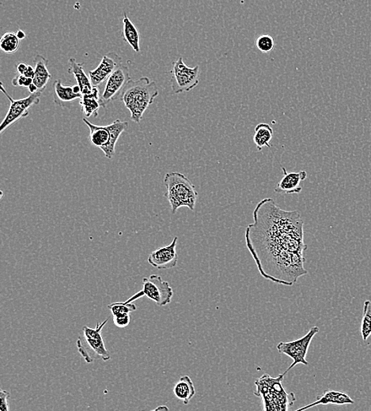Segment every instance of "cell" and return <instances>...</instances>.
Returning <instances> with one entry per match:
<instances>
[{"mask_svg":"<svg viewBox=\"0 0 371 411\" xmlns=\"http://www.w3.org/2000/svg\"><path fill=\"white\" fill-rule=\"evenodd\" d=\"M354 400L348 396V394L344 393L343 392L334 391L331 390V389H328L325 390L323 394H321V396L317 397V400L315 402L312 403L309 405H305L303 408H301L294 411H305L310 408L316 407V405H327V404H332V405H347V404H353Z\"/></svg>","mask_w":371,"mask_h":411,"instance_id":"4fadbf2b","label":"cell"},{"mask_svg":"<svg viewBox=\"0 0 371 411\" xmlns=\"http://www.w3.org/2000/svg\"><path fill=\"white\" fill-rule=\"evenodd\" d=\"M123 39L134 51L141 52V34L126 13L123 17Z\"/></svg>","mask_w":371,"mask_h":411,"instance_id":"ac0fdd59","label":"cell"},{"mask_svg":"<svg viewBox=\"0 0 371 411\" xmlns=\"http://www.w3.org/2000/svg\"><path fill=\"white\" fill-rule=\"evenodd\" d=\"M150 411H170V409L168 407V405H159V407H158L157 408H155L154 410Z\"/></svg>","mask_w":371,"mask_h":411,"instance_id":"d6a6232c","label":"cell"},{"mask_svg":"<svg viewBox=\"0 0 371 411\" xmlns=\"http://www.w3.org/2000/svg\"><path fill=\"white\" fill-rule=\"evenodd\" d=\"M16 34H17L19 40H23L26 39V34L25 32H23V30H18L17 32H16Z\"/></svg>","mask_w":371,"mask_h":411,"instance_id":"836d02e7","label":"cell"},{"mask_svg":"<svg viewBox=\"0 0 371 411\" xmlns=\"http://www.w3.org/2000/svg\"><path fill=\"white\" fill-rule=\"evenodd\" d=\"M108 321L106 319L105 321L97 323L95 328L83 327V337L79 338L77 345L79 353L87 363H93L97 359L104 361L110 360V354L106 348L101 334L102 330Z\"/></svg>","mask_w":371,"mask_h":411,"instance_id":"277c9868","label":"cell"},{"mask_svg":"<svg viewBox=\"0 0 371 411\" xmlns=\"http://www.w3.org/2000/svg\"><path fill=\"white\" fill-rule=\"evenodd\" d=\"M1 91L10 101V105L6 117L0 126V133L3 134L12 124L18 122L21 119L28 117L30 114V108L33 106L39 105L43 92L34 94H30L25 99H14L9 94L8 90L5 89L3 83H1Z\"/></svg>","mask_w":371,"mask_h":411,"instance_id":"52a82bcc","label":"cell"},{"mask_svg":"<svg viewBox=\"0 0 371 411\" xmlns=\"http://www.w3.org/2000/svg\"><path fill=\"white\" fill-rule=\"evenodd\" d=\"M256 46L262 53H270L275 48V40L270 34H262L257 37Z\"/></svg>","mask_w":371,"mask_h":411,"instance_id":"484cf974","label":"cell"},{"mask_svg":"<svg viewBox=\"0 0 371 411\" xmlns=\"http://www.w3.org/2000/svg\"><path fill=\"white\" fill-rule=\"evenodd\" d=\"M122 58L114 52H110L103 56L98 68L89 72L91 84L94 88L107 81L112 73L122 66Z\"/></svg>","mask_w":371,"mask_h":411,"instance_id":"30bf717a","label":"cell"},{"mask_svg":"<svg viewBox=\"0 0 371 411\" xmlns=\"http://www.w3.org/2000/svg\"><path fill=\"white\" fill-rule=\"evenodd\" d=\"M170 73L172 93L174 94L187 93L200 83V66H187L182 57L172 63Z\"/></svg>","mask_w":371,"mask_h":411,"instance_id":"8992f818","label":"cell"},{"mask_svg":"<svg viewBox=\"0 0 371 411\" xmlns=\"http://www.w3.org/2000/svg\"><path fill=\"white\" fill-rule=\"evenodd\" d=\"M110 134V142L106 147L101 148L103 151L106 159H111L115 154L116 145L121 134L126 131L128 127L127 121L116 120L110 126H106Z\"/></svg>","mask_w":371,"mask_h":411,"instance_id":"e0dca14e","label":"cell"},{"mask_svg":"<svg viewBox=\"0 0 371 411\" xmlns=\"http://www.w3.org/2000/svg\"><path fill=\"white\" fill-rule=\"evenodd\" d=\"M0 398H1V403H0V411H10L8 399L10 394L8 392L1 390L0 392Z\"/></svg>","mask_w":371,"mask_h":411,"instance_id":"f1b7e54d","label":"cell"},{"mask_svg":"<svg viewBox=\"0 0 371 411\" xmlns=\"http://www.w3.org/2000/svg\"><path fill=\"white\" fill-rule=\"evenodd\" d=\"M35 77L34 84L39 88V91L44 92L47 85L52 79V74L48 71V59L37 54L34 58Z\"/></svg>","mask_w":371,"mask_h":411,"instance_id":"2e32d148","label":"cell"},{"mask_svg":"<svg viewBox=\"0 0 371 411\" xmlns=\"http://www.w3.org/2000/svg\"><path fill=\"white\" fill-rule=\"evenodd\" d=\"M132 80L127 66L120 67L107 79L105 88L100 95V104L106 108L112 101L121 99L126 86Z\"/></svg>","mask_w":371,"mask_h":411,"instance_id":"9c48e42d","label":"cell"},{"mask_svg":"<svg viewBox=\"0 0 371 411\" xmlns=\"http://www.w3.org/2000/svg\"><path fill=\"white\" fill-rule=\"evenodd\" d=\"M28 90H29L30 94H34L39 93V92H41V91H39V88H37V86L34 83H32L29 86Z\"/></svg>","mask_w":371,"mask_h":411,"instance_id":"1f68e13d","label":"cell"},{"mask_svg":"<svg viewBox=\"0 0 371 411\" xmlns=\"http://www.w3.org/2000/svg\"><path fill=\"white\" fill-rule=\"evenodd\" d=\"M143 296H146L159 306H165L170 304L173 299L174 291L170 283L164 281L160 275L152 274L148 278H143L142 290L126 301L133 303Z\"/></svg>","mask_w":371,"mask_h":411,"instance_id":"5b68a950","label":"cell"},{"mask_svg":"<svg viewBox=\"0 0 371 411\" xmlns=\"http://www.w3.org/2000/svg\"><path fill=\"white\" fill-rule=\"evenodd\" d=\"M159 91L154 81L143 77L137 80H132L121 96V100L131 113V120L137 123H141L144 112L148 109Z\"/></svg>","mask_w":371,"mask_h":411,"instance_id":"7a4b0ae2","label":"cell"},{"mask_svg":"<svg viewBox=\"0 0 371 411\" xmlns=\"http://www.w3.org/2000/svg\"><path fill=\"white\" fill-rule=\"evenodd\" d=\"M273 137V129L268 123H259L255 128L254 143L257 150L261 151L263 148H271V141Z\"/></svg>","mask_w":371,"mask_h":411,"instance_id":"7402d4cb","label":"cell"},{"mask_svg":"<svg viewBox=\"0 0 371 411\" xmlns=\"http://www.w3.org/2000/svg\"><path fill=\"white\" fill-rule=\"evenodd\" d=\"M114 317V323L117 328H126L131 321L130 314L117 315Z\"/></svg>","mask_w":371,"mask_h":411,"instance_id":"83f0119b","label":"cell"},{"mask_svg":"<svg viewBox=\"0 0 371 411\" xmlns=\"http://www.w3.org/2000/svg\"><path fill=\"white\" fill-rule=\"evenodd\" d=\"M68 63L69 68L68 72L74 75L75 80H77V85L81 90L82 94L92 93L94 86L91 84L90 77H88V74L84 71V64L78 63L74 58L69 59Z\"/></svg>","mask_w":371,"mask_h":411,"instance_id":"9a60e30c","label":"cell"},{"mask_svg":"<svg viewBox=\"0 0 371 411\" xmlns=\"http://www.w3.org/2000/svg\"><path fill=\"white\" fill-rule=\"evenodd\" d=\"M34 83L33 79L26 78L24 75L17 74L12 79L14 86H20V88H28Z\"/></svg>","mask_w":371,"mask_h":411,"instance_id":"4316f807","label":"cell"},{"mask_svg":"<svg viewBox=\"0 0 371 411\" xmlns=\"http://www.w3.org/2000/svg\"><path fill=\"white\" fill-rule=\"evenodd\" d=\"M175 397L181 400L183 403L188 405L191 399L196 394L194 383H193L189 376H184L180 378L174 388Z\"/></svg>","mask_w":371,"mask_h":411,"instance_id":"ffe728a7","label":"cell"},{"mask_svg":"<svg viewBox=\"0 0 371 411\" xmlns=\"http://www.w3.org/2000/svg\"><path fill=\"white\" fill-rule=\"evenodd\" d=\"M179 238L175 237L169 245L158 248L150 254L148 262L156 269L168 270L174 268L179 262L176 248Z\"/></svg>","mask_w":371,"mask_h":411,"instance_id":"8fae6325","label":"cell"},{"mask_svg":"<svg viewBox=\"0 0 371 411\" xmlns=\"http://www.w3.org/2000/svg\"><path fill=\"white\" fill-rule=\"evenodd\" d=\"M53 101L57 106L68 107L74 101L82 99V94H75L73 86H63L61 79H57L52 85Z\"/></svg>","mask_w":371,"mask_h":411,"instance_id":"5bb4252c","label":"cell"},{"mask_svg":"<svg viewBox=\"0 0 371 411\" xmlns=\"http://www.w3.org/2000/svg\"><path fill=\"white\" fill-rule=\"evenodd\" d=\"M112 317L123 314H130L131 312L137 310V307L133 303L114 302L108 305Z\"/></svg>","mask_w":371,"mask_h":411,"instance_id":"d4e9b609","label":"cell"},{"mask_svg":"<svg viewBox=\"0 0 371 411\" xmlns=\"http://www.w3.org/2000/svg\"><path fill=\"white\" fill-rule=\"evenodd\" d=\"M319 331V327H313L303 337L292 341V342H281L277 345V348L279 353L287 355L293 360L292 364L283 373V376L298 364L309 365L305 357L308 353L312 340Z\"/></svg>","mask_w":371,"mask_h":411,"instance_id":"ba28073f","label":"cell"},{"mask_svg":"<svg viewBox=\"0 0 371 411\" xmlns=\"http://www.w3.org/2000/svg\"><path fill=\"white\" fill-rule=\"evenodd\" d=\"M361 335L363 341H367L371 335V301H365L361 323Z\"/></svg>","mask_w":371,"mask_h":411,"instance_id":"cb8c5ba5","label":"cell"},{"mask_svg":"<svg viewBox=\"0 0 371 411\" xmlns=\"http://www.w3.org/2000/svg\"><path fill=\"white\" fill-rule=\"evenodd\" d=\"M163 183L166 188L164 196L170 203L172 214L183 207L194 210L198 192L189 178L181 172H171L165 175Z\"/></svg>","mask_w":371,"mask_h":411,"instance_id":"3957f363","label":"cell"},{"mask_svg":"<svg viewBox=\"0 0 371 411\" xmlns=\"http://www.w3.org/2000/svg\"><path fill=\"white\" fill-rule=\"evenodd\" d=\"M283 177L281 181L277 183L275 188V192L279 194H299L302 192L303 188L300 186L308 177V172L304 170L297 172H288L284 167H282Z\"/></svg>","mask_w":371,"mask_h":411,"instance_id":"7c38bea8","label":"cell"},{"mask_svg":"<svg viewBox=\"0 0 371 411\" xmlns=\"http://www.w3.org/2000/svg\"></svg>","mask_w":371,"mask_h":411,"instance_id":"e575fe53","label":"cell"},{"mask_svg":"<svg viewBox=\"0 0 371 411\" xmlns=\"http://www.w3.org/2000/svg\"><path fill=\"white\" fill-rule=\"evenodd\" d=\"M29 65L24 62H19L17 66H16V72L17 74L24 75L28 72Z\"/></svg>","mask_w":371,"mask_h":411,"instance_id":"f546056e","label":"cell"},{"mask_svg":"<svg viewBox=\"0 0 371 411\" xmlns=\"http://www.w3.org/2000/svg\"><path fill=\"white\" fill-rule=\"evenodd\" d=\"M21 44L17 34L14 32H7L0 40V48L6 54H13L18 51Z\"/></svg>","mask_w":371,"mask_h":411,"instance_id":"603a6c76","label":"cell"},{"mask_svg":"<svg viewBox=\"0 0 371 411\" xmlns=\"http://www.w3.org/2000/svg\"><path fill=\"white\" fill-rule=\"evenodd\" d=\"M86 126L90 129L89 139L95 148H102L110 142V134L106 126H95L87 119H83Z\"/></svg>","mask_w":371,"mask_h":411,"instance_id":"d6986e66","label":"cell"},{"mask_svg":"<svg viewBox=\"0 0 371 411\" xmlns=\"http://www.w3.org/2000/svg\"><path fill=\"white\" fill-rule=\"evenodd\" d=\"M79 104L86 117H98L99 110L101 107L99 88H94L92 93L90 94L83 95Z\"/></svg>","mask_w":371,"mask_h":411,"instance_id":"44dd1931","label":"cell"},{"mask_svg":"<svg viewBox=\"0 0 371 411\" xmlns=\"http://www.w3.org/2000/svg\"><path fill=\"white\" fill-rule=\"evenodd\" d=\"M245 242L261 275L279 285L292 286L308 274L304 268V221L298 210L279 208L272 198L257 205L254 223Z\"/></svg>","mask_w":371,"mask_h":411,"instance_id":"6da1fadb","label":"cell"},{"mask_svg":"<svg viewBox=\"0 0 371 411\" xmlns=\"http://www.w3.org/2000/svg\"><path fill=\"white\" fill-rule=\"evenodd\" d=\"M24 77H26V78L34 79L35 77V70L34 68L32 66V65H29L28 72H26Z\"/></svg>","mask_w":371,"mask_h":411,"instance_id":"4dcf8cb0","label":"cell"}]
</instances>
